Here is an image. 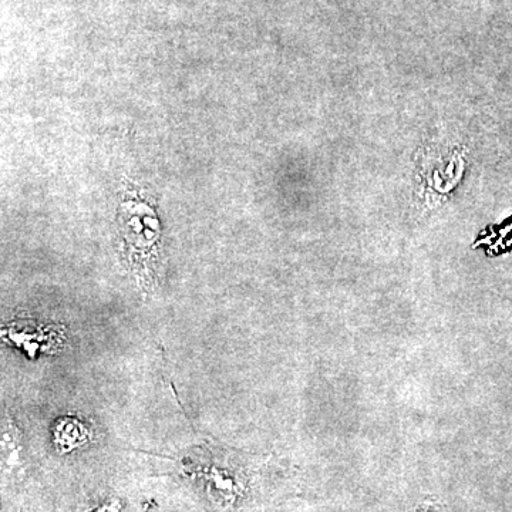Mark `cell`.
<instances>
[{
    "instance_id": "obj_1",
    "label": "cell",
    "mask_w": 512,
    "mask_h": 512,
    "mask_svg": "<svg viewBox=\"0 0 512 512\" xmlns=\"http://www.w3.org/2000/svg\"><path fill=\"white\" fill-rule=\"evenodd\" d=\"M89 440V431L77 419L60 420L55 430L56 446L62 451L73 450Z\"/></svg>"
},
{
    "instance_id": "obj_2",
    "label": "cell",
    "mask_w": 512,
    "mask_h": 512,
    "mask_svg": "<svg viewBox=\"0 0 512 512\" xmlns=\"http://www.w3.org/2000/svg\"><path fill=\"white\" fill-rule=\"evenodd\" d=\"M93 512H123L121 511V504L119 501H111V503H106L101 505V507L96 508Z\"/></svg>"
}]
</instances>
